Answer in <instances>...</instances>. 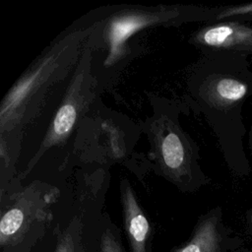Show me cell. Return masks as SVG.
Returning <instances> with one entry per match:
<instances>
[{
  "label": "cell",
  "mask_w": 252,
  "mask_h": 252,
  "mask_svg": "<svg viewBox=\"0 0 252 252\" xmlns=\"http://www.w3.org/2000/svg\"><path fill=\"white\" fill-rule=\"evenodd\" d=\"M158 20L156 16L145 14H132L114 18L107 31L109 53L105 63L107 65L116 61L124 52L125 41L137 31Z\"/></svg>",
  "instance_id": "5b68a950"
},
{
  "label": "cell",
  "mask_w": 252,
  "mask_h": 252,
  "mask_svg": "<svg viewBox=\"0 0 252 252\" xmlns=\"http://www.w3.org/2000/svg\"><path fill=\"white\" fill-rule=\"evenodd\" d=\"M252 94V69L247 56L233 54L227 72L212 76L205 90L209 103L220 111L229 114L231 119L242 126L241 110L246 99Z\"/></svg>",
  "instance_id": "6da1fadb"
},
{
  "label": "cell",
  "mask_w": 252,
  "mask_h": 252,
  "mask_svg": "<svg viewBox=\"0 0 252 252\" xmlns=\"http://www.w3.org/2000/svg\"><path fill=\"white\" fill-rule=\"evenodd\" d=\"M246 220H247V222H248V225L252 231V209H249L247 210L246 212Z\"/></svg>",
  "instance_id": "8fae6325"
},
{
  "label": "cell",
  "mask_w": 252,
  "mask_h": 252,
  "mask_svg": "<svg viewBox=\"0 0 252 252\" xmlns=\"http://www.w3.org/2000/svg\"><path fill=\"white\" fill-rule=\"evenodd\" d=\"M196 40L202 45L252 57V27L240 22H222L201 30Z\"/></svg>",
  "instance_id": "3957f363"
},
{
  "label": "cell",
  "mask_w": 252,
  "mask_h": 252,
  "mask_svg": "<svg viewBox=\"0 0 252 252\" xmlns=\"http://www.w3.org/2000/svg\"><path fill=\"white\" fill-rule=\"evenodd\" d=\"M123 220L130 252H152L151 223L126 185L122 191Z\"/></svg>",
  "instance_id": "277c9868"
},
{
  "label": "cell",
  "mask_w": 252,
  "mask_h": 252,
  "mask_svg": "<svg viewBox=\"0 0 252 252\" xmlns=\"http://www.w3.org/2000/svg\"><path fill=\"white\" fill-rule=\"evenodd\" d=\"M217 19L235 18L252 22V3L223 8L216 17Z\"/></svg>",
  "instance_id": "30bf717a"
},
{
  "label": "cell",
  "mask_w": 252,
  "mask_h": 252,
  "mask_svg": "<svg viewBox=\"0 0 252 252\" xmlns=\"http://www.w3.org/2000/svg\"><path fill=\"white\" fill-rule=\"evenodd\" d=\"M77 118V110L73 103L63 104L57 111L52 123L51 138L61 139L66 136L73 128Z\"/></svg>",
  "instance_id": "ba28073f"
},
{
  "label": "cell",
  "mask_w": 252,
  "mask_h": 252,
  "mask_svg": "<svg viewBox=\"0 0 252 252\" xmlns=\"http://www.w3.org/2000/svg\"><path fill=\"white\" fill-rule=\"evenodd\" d=\"M99 252H126L119 233L114 232L110 227L105 228L100 237Z\"/></svg>",
  "instance_id": "9c48e42d"
},
{
  "label": "cell",
  "mask_w": 252,
  "mask_h": 252,
  "mask_svg": "<svg viewBox=\"0 0 252 252\" xmlns=\"http://www.w3.org/2000/svg\"><path fill=\"white\" fill-rule=\"evenodd\" d=\"M160 153L163 162L168 168L176 170L183 165L185 158L184 148L175 133L170 132L163 137L160 144Z\"/></svg>",
  "instance_id": "8992f818"
},
{
  "label": "cell",
  "mask_w": 252,
  "mask_h": 252,
  "mask_svg": "<svg viewBox=\"0 0 252 252\" xmlns=\"http://www.w3.org/2000/svg\"><path fill=\"white\" fill-rule=\"evenodd\" d=\"M54 252H85L82 241V226L79 221H73L63 230H56Z\"/></svg>",
  "instance_id": "52a82bcc"
},
{
  "label": "cell",
  "mask_w": 252,
  "mask_h": 252,
  "mask_svg": "<svg viewBox=\"0 0 252 252\" xmlns=\"http://www.w3.org/2000/svg\"><path fill=\"white\" fill-rule=\"evenodd\" d=\"M243 240L227 227L220 209H214L202 217L191 236L170 252H244Z\"/></svg>",
  "instance_id": "7a4b0ae2"
}]
</instances>
